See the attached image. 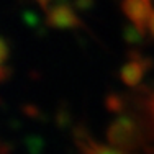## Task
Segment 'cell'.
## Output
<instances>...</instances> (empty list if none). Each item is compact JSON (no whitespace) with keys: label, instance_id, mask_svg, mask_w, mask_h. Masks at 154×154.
Returning <instances> with one entry per match:
<instances>
[{"label":"cell","instance_id":"obj_1","mask_svg":"<svg viewBox=\"0 0 154 154\" xmlns=\"http://www.w3.org/2000/svg\"><path fill=\"white\" fill-rule=\"evenodd\" d=\"M108 139L113 146L123 149H131L138 143V130L136 125L128 118H120L110 126L108 130Z\"/></svg>","mask_w":154,"mask_h":154},{"label":"cell","instance_id":"obj_2","mask_svg":"<svg viewBox=\"0 0 154 154\" xmlns=\"http://www.w3.org/2000/svg\"><path fill=\"white\" fill-rule=\"evenodd\" d=\"M122 10L131 20V23L141 33H144L149 17L154 12V7L151 0H122Z\"/></svg>","mask_w":154,"mask_h":154},{"label":"cell","instance_id":"obj_3","mask_svg":"<svg viewBox=\"0 0 154 154\" xmlns=\"http://www.w3.org/2000/svg\"><path fill=\"white\" fill-rule=\"evenodd\" d=\"M48 20H49L51 25L59 28H71L79 25V18L74 15L72 8H69L67 5H56L53 8H49Z\"/></svg>","mask_w":154,"mask_h":154},{"label":"cell","instance_id":"obj_4","mask_svg":"<svg viewBox=\"0 0 154 154\" xmlns=\"http://www.w3.org/2000/svg\"><path fill=\"white\" fill-rule=\"evenodd\" d=\"M79 148L82 154H126L123 149L116 148V146H107V144H100V143L94 141L90 136H80L77 138Z\"/></svg>","mask_w":154,"mask_h":154},{"label":"cell","instance_id":"obj_5","mask_svg":"<svg viewBox=\"0 0 154 154\" xmlns=\"http://www.w3.org/2000/svg\"><path fill=\"white\" fill-rule=\"evenodd\" d=\"M146 71V64L144 61L141 59H134L131 62H128L126 66L122 69V79L125 84H128V85H136L139 82V79L143 77Z\"/></svg>","mask_w":154,"mask_h":154},{"label":"cell","instance_id":"obj_6","mask_svg":"<svg viewBox=\"0 0 154 154\" xmlns=\"http://www.w3.org/2000/svg\"><path fill=\"white\" fill-rule=\"evenodd\" d=\"M7 59H8V49H7L5 41L0 38V80H3V77L8 72V69H7Z\"/></svg>","mask_w":154,"mask_h":154},{"label":"cell","instance_id":"obj_7","mask_svg":"<svg viewBox=\"0 0 154 154\" xmlns=\"http://www.w3.org/2000/svg\"><path fill=\"white\" fill-rule=\"evenodd\" d=\"M146 31H149V35L154 36V12L151 13V17H149V20H148V25H146Z\"/></svg>","mask_w":154,"mask_h":154},{"label":"cell","instance_id":"obj_8","mask_svg":"<svg viewBox=\"0 0 154 154\" xmlns=\"http://www.w3.org/2000/svg\"><path fill=\"white\" fill-rule=\"evenodd\" d=\"M149 107H151V112H152V116H154V98L151 100V103H149Z\"/></svg>","mask_w":154,"mask_h":154}]
</instances>
